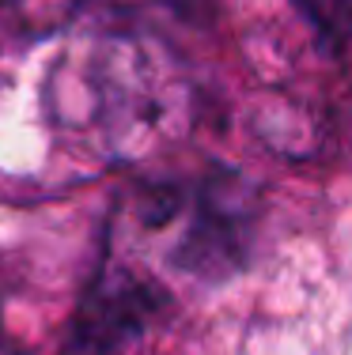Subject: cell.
<instances>
[{
  "mask_svg": "<svg viewBox=\"0 0 352 355\" xmlns=\"http://www.w3.org/2000/svg\"><path fill=\"white\" fill-rule=\"evenodd\" d=\"M83 4L87 0H12V12L27 35H53L65 23L76 19Z\"/></svg>",
  "mask_w": 352,
  "mask_h": 355,
  "instance_id": "3",
  "label": "cell"
},
{
  "mask_svg": "<svg viewBox=\"0 0 352 355\" xmlns=\"http://www.w3.org/2000/svg\"><path fill=\"white\" fill-rule=\"evenodd\" d=\"M144 318V299L137 291H110L87 306V314L69 336L61 355H121L125 340Z\"/></svg>",
  "mask_w": 352,
  "mask_h": 355,
  "instance_id": "1",
  "label": "cell"
},
{
  "mask_svg": "<svg viewBox=\"0 0 352 355\" xmlns=\"http://www.w3.org/2000/svg\"><path fill=\"white\" fill-rule=\"evenodd\" d=\"M299 15L330 49H345L352 38V0H296Z\"/></svg>",
  "mask_w": 352,
  "mask_h": 355,
  "instance_id": "2",
  "label": "cell"
}]
</instances>
